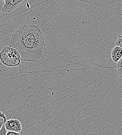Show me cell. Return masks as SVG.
Returning <instances> with one entry per match:
<instances>
[{"instance_id": "7a4b0ae2", "label": "cell", "mask_w": 122, "mask_h": 135, "mask_svg": "<svg viewBox=\"0 0 122 135\" xmlns=\"http://www.w3.org/2000/svg\"><path fill=\"white\" fill-rule=\"evenodd\" d=\"M0 61L5 66L12 68L19 66L22 60L17 50L6 46L0 51Z\"/></svg>"}, {"instance_id": "52a82bcc", "label": "cell", "mask_w": 122, "mask_h": 135, "mask_svg": "<svg viewBox=\"0 0 122 135\" xmlns=\"http://www.w3.org/2000/svg\"><path fill=\"white\" fill-rule=\"evenodd\" d=\"M115 44L116 46H120L122 48V33L118 36V37L116 41Z\"/></svg>"}, {"instance_id": "ba28073f", "label": "cell", "mask_w": 122, "mask_h": 135, "mask_svg": "<svg viewBox=\"0 0 122 135\" xmlns=\"http://www.w3.org/2000/svg\"><path fill=\"white\" fill-rule=\"evenodd\" d=\"M7 130L6 129L4 125L3 124L2 128L0 130V135H6V133H7Z\"/></svg>"}, {"instance_id": "5b68a950", "label": "cell", "mask_w": 122, "mask_h": 135, "mask_svg": "<svg viewBox=\"0 0 122 135\" xmlns=\"http://www.w3.org/2000/svg\"><path fill=\"white\" fill-rule=\"evenodd\" d=\"M111 57L113 62L118 64L122 57V48L120 46H115L111 53Z\"/></svg>"}, {"instance_id": "30bf717a", "label": "cell", "mask_w": 122, "mask_h": 135, "mask_svg": "<svg viewBox=\"0 0 122 135\" xmlns=\"http://www.w3.org/2000/svg\"><path fill=\"white\" fill-rule=\"evenodd\" d=\"M0 118H2L4 120V123H5L6 121V118L3 112L2 111H0Z\"/></svg>"}, {"instance_id": "277c9868", "label": "cell", "mask_w": 122, "mask_h": 135, "mask_svg": "<svg viewBox=\"0 0 122 135\" xmlns=\"http://www.w3.org/2000/svg\"><path fill=\"white\" fill-rule=\"evenodd\" d=\"M4 126L7 131H12L19 133L22 129L20 122L16 119H10L4 123Z\"/></svg>"}, {"instance_id": "9c48e42d", "label": "cell", "mask_w": 122, "mask_h": 135, "mask_svg": "<svg viewBox=\"0 0 122 135\" xmlns=\"http://www.w3.org/2000/svg\"><path fill=\"white\" fill-rule=\"evenodd\" d=\"M6 135H20L19 133L12 132V131H7Z\"/></svg>"}, {"instance_id": "8992f818", "label": "cell", "mask_w": 122, "mask_h": 135, "mask_svg": "<svg viewBox=\"0 0 122 135\" xmlns=\"http://www.w3.org/2000/svg\"><path fill=\"white\" fill-rule=\"evenodd\" d=\"M116 69L119 76L122 79V57L116 65Z\"/></svg>"}, {"instance_id": "7c38bea8", "label": "cell", "mask_w": 122, "mask_h": 135, "mask_svg": "<svg viewBox=\"0 0 122 135\" xmlns=\"http://www.w3.org/2000/svg\"><path fill=\"white\" fill-rule=\"evenodd\" d=\"M3 124H4V122H2L0 121V130H1V129L2 128V127L3 125Z\"/></svg>"}, {"instance_id": "3957f363", "label": "cell", "mask_w": 122, "mask_h": 135, "mask_svg": "<svg viewBox=\"0 0 122 135\" xmlns=\"http://www.w3.org/2000/svg\"><path fill=\"white\" fill-rule=\"evenodd\" d=\"M27 0H5V3L2 12L7 14L10 13L16 9Z\"/></svg>"}, {"instance_id": "8fae6325", "label": "cell", "mask_w": 122, "mask_h": 135, "mask_svg": "<svg viewBox=\"0 0 122 135\" xmlns=\"http://www.w3.org/2000/svg\"><path fill=\"white\" fill-rule=\"evenodd\" d=\"M5 3V0H0V12H2V8Z\"/></svg>"}, {"instance_id": "6da1fadb", "label": "cell", "mask_w": 122, "mask_h": 135, "mask_svg": "<svg viewBox=\"0 0 122 135\" xmlns=\"http://www.w3.org/2000/svg\"><path fill=\"white\" fill-rule=\"evenodd\" d=\"M45 41L40 27L26 25L12 33L9 44L17 50L22 61L41 62L48 52Z\"/></svg>"}]
</instances>
